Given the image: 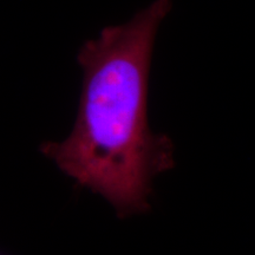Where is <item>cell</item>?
Instances as JSON below:
<instances>
[{"instance_id":"1","label":"cell","mask_w":255,"mask_h":255,"mask_svg":"<svg viewBox=\"0 0 255 255\" xmlns=\"http://www.w3.org/2000/svg\"><path fill=\"white\" fill-rule=\"evenodd\" d=\"M173 0H155L129 21L104 27L79 49L78 113L70 135L40 151L77 186L100 194L120 219L150 210L154 178L174 168V145L148 122L149 72Z\"/></svg>"}]
</instances>
